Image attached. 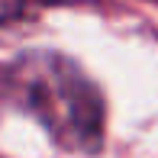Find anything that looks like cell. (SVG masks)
<instances>
[{
  "label": "cell",
  "mask_w": 158,
  "mask_h": 158,
  "mask_svg": "<svg viewBox=\"0 0 158 158\" xmlns=\"http://www.w3.org/2000/svg\"><path fill=\"white\" fill-rule=\"evenodd\" d=\"M45 3H52V0H0V26L16 23V19L35 13L39 6H45Z\"/></svg>",
  "instance_id": "2"
},
{
  "label": "cell",
  "mask_w": 158,
  "mask_h": 158,
  "mask_svg": "<svg viewBox=\"0 0 158 158\" xmlns=\"http://www.w3.org/2000/svg\"><path fill=\"white\" fill-rule=\"evenodd\" d=\"M0 97L39 119L68 152H94L103 142L100 90L58 52H23L0 64Z\"/></svg>",
  "instance_id": "1"
}]
</instances>
